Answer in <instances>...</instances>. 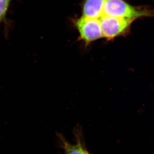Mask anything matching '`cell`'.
Here are the masks:
<instances>
[{"mask_svg":"<svg viewBox=\"0 0 154 154\" xmlns=\"http://www.w3.org/2000/svg\"><path fill=\"white\" fill-rule=\"evenodd\" d=\"M103 15L136 21L154 16V10L146 7L132 6L125 0H106Z\"/></svg>","mask_w":154,"mask_h":154,"instance_id":"cell-1","label":"cell"},{"mask_svg":"<svg viewBox=\"0 0 154 154\" xmlns=\"http://www.w3.org/2000/svg\"><path fill=\"white\" fill-rule=\"evenodd\" d=\"M73 24L86 47L103 38L99 19L82 16L74 20Z\"/></svg>","mask_w":154,"mask_h":154,"instance_id":"cell-2","label":"cell"},{"mask_svg":"<svg viewBox=\"0 0 154 154\" xmlns=\"http://www.w3.org/2000/svg\"><path fill=\"white\" fill-rule=\"evenodd\" d=\"M99 20L103 37L108 41L127 35L133 23L128 20L106 15L102 16Z\"/></svg>","mask_w":154,"mask_h":154,"instance_id":"cell-3","label":"cell"},{"mask_svg":"<svg viewBox=\"0 0 154 154\" xmlns=\"http://www.w3.org/2000/svg\"><path fill=\"white\" fill-rule=\"evenodd\" d=\"M106 0H84L82 4V16L99 19L103 16Z\"/></svg>","mask_w":154,"mask_h":154,"instance_id":"cell-4","label":"cell"},{"mask_svg":"<svg viewBox=\"0 0 154 154\" xmlns=\"http://www.w3.org/2000/svg\"><path fill=\"white\" fill-rule=\"evenodd\" d=\"M65 154H89L85 150L82 146L78 145H71L66 143L65 145Z\"/></svg>","mask_w":154,"mask_h":154,"instance_id":"cell-5","label":"cell"},{"mask_svg":"<svg viewBox=\"0 0 154 154\" xmlns=\"http://www.w3.org/2000/svg\"><path fill=\"white\" fill-rule=\"evenodd\" d=\"M12 0H0V22L6 21V16Z\"/></svg>","mask_w":154,"mask_h":154,"instance_id":"cell-6","label":"cell"}]
</instances>
